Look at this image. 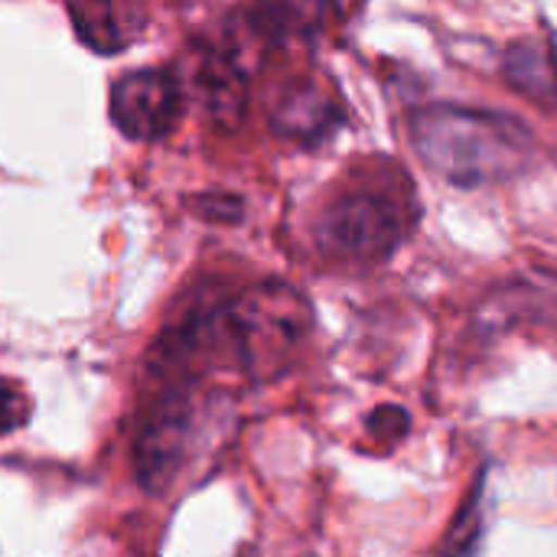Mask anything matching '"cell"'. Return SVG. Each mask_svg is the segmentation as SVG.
Returning <instances> with one entry per match:
<instances>
[{
  "label": "cell",
  "instance_id": "1",
  "mask_svg": "<svg viewBox=\"0 0 557 557\" xmlns=\"http://www.w3.org/2000/svg\"><path fill=\"white\" fill-rule=\"evenodd\" d=\"M408 140L437 180L460 189L506 183L539 160L529 124L493 108L424 104L408 114Z\"/></svg>",
  "mask_w": 557,
  "mask_h": 557
},
{
  "label": "cell",
  "instance_id": "2",
  "mask_svg": "<svg viewBox=\"0 0 557 557\" xmlns=\"http://www.w3.org/2000/svg\"><path fill=\"white\" fill-rule=\"evenodd\" d=\"M310 330L313 307L290 284L268 281L225 297L228 369H238L255 382L277 379L297 359Z\"/></svg>",
  "mask_w": 557,
  "mask_h": 557
},
{
  "label": "cell",
  "instance_id": "3",
  "mask_svg": "<svg viewBox=\"0 0 557 557\" xmlns=\"http://www.w3.org/2000/svg\"><path fill=\"white\" fill-rule=\"evenodd\" d=\"M206 405L193 385H170L144 418L134 441V473L150 496H163L193 463L202 441Z\"/></svg>",
  "mask_w": 557,
  "mask_h": 557
},
{
  "label": "cell",
  "instance_id": "4",
  "mask_svg": "<svg viewBox=\"0 0 557 557\" xmlns=\"http://www.w3.org/2000/svg\"><path fill=\"white\" fill-rule=\"evenodd\" d=\"M408 222L401 202L375 189H352L333 199L313 222L320 255L346 264L385 261L405 238Z\"/></svg>",
  "mask_w": 557,
  "mask_h": 557
},
{
  "label": "cell",
  "instance_id": "5",
  "mask_svg": "<svg viewBox=\"0 0 557 557\" xmlns=\"http://www.w3.org/2000/svg\"><path fill=\"white\" fill-rule=\"evenodd\" d=\"M180 114L183 88L166 69H131L111 88V121L131 140L166 137Z\"/></svg>",
  "mask_w": 557,
  "mask_h": 557
},
{
  "label": "cell",
  "instance_id": "6",
  "mask_svg": "<svg viewBox=\"0 0 557 557\" xmlns=\"http://www.w3.org/2000/svg\"><path fill=\"white\" fill-rule=\"evenodd\" d=\"M525 326H557V271H525L496 284L473 310V330L496 339Z\"/></svg>",
  "mask_w": 557,
  "mask_h": 557
},
{
  "label": "cell",
  "instance_id": "7",
  "mask_svg": "<svg viewBox=\"0 0 557 557\" xmlns=\"http://www.w3.org/2000/svg\"><path fill=\"white\" fill-rule=\"evenodd\" d=\"M268 117L281 137L297 144H320L343 121V108L320 78L300 75L274 91Z\"/></svg>",
  "mask_w": 557,
  "mask_h": 557
},
{
  "label": "cell",
  "instance_id": "8",
  "mask_svg": "<svg viewBox=\"0 0 557 557\" xmlns=\"http://www.w3.org/2000/svg\"><path fill=\"white\" fill-rule=\"evenodd\" d=\"M193 98L219 127H235L248 108V72L228 49H206L193 72Z\"/></svg>",
  "mask_w": 557,
  "mask_h": 557
},
{
  "label": "cell",
  "instance_id": "9",
  "mask_svg": "<svg viewBox=\"0 0 557 557\" xmlns=\"http://www.w3.org/2000/svg\"><path fill=\"white\" fill-rule=\"evenodd\" d=\"M69 16L75 23L78 39L101 55L121 52L140 33V10L121 7V3H101V7L78 3V7H69Z\"/></svg>",
  "mask_w": 557,
  "mask_h": 557
},
{
  "label": "cell",
  "instance_id": "10",
  "mask_svg": "<svg viewBox=\"0 0 557 557\" xmlns=\"http://www.w3.org/2000/svg\"><path fill=\"white\" fill-rule=\"evenodd\" d=\"M503 75L512 88H519L522 95L535 98V101H545V104H555L557 101V72L552 55L532 42V39H522L516 46L506 49L503 55Z\"/></svg>",
  "mask_w": 557,
  "mask_h": 557
},
{
  "label": "cell",
  "instance_id": "11",
  "mask_svg": "<svg viewBox=\"0 0 557 557\" xmlns=\"http://www.w3.org/2000/svg\"><path fill=\"white\" fill-rule=\"evenodd\" d=\"M323 16L320 7H297V3H268V7H255L248 10V26L264 36V39H290L304 29L313 26V20Z\"/></svg>",
  "mask_w": 557,
  "mask_h": 557
},
{
  "label": "cell",
  "instance_id": "12",
  "mask_svg": "<svg viewBox=\"0 0 557 557\" xmlns=\"http://www.w3.org/2000/svg\"><path fill=\"white\" fill-rule=\"evenodd\" d=\"M483 483L486 476H480L476 490L470 493V499L463 503L457 522L450 525L444 545H441V557H473L476 555V545H480V535H483V506H486V493H483Z\"/></svg>",
  "mask_w": 557,
  "mask_h": 557
},
{
  "label": "cell",
  "instance_id": "13",
  "mask_svg": "<svg viewBox=\"0 0 557 557\" xmlns=\"http://www.w3.org/2000/svg\"><path fill=\"white\" fill-rule=\"evenodd\" d=\"M366 428H369V434H372L375 441H382V444H398V441L408 434L411 418H408L405 408L385 405V408H375V411L366 418Z\"/></svg>",
  "mask_w": 557,
  "mask_h": 557
},
{
  "label": "cell",
  "instance_id": "14",
  "mask_svg": "<svg viewBox=\"0 0 557 557\" xmlns=\"http://www.w3.org/2000/svg\"><path fill=\"white\" fill-rule=\"evenodd\" d=\"M26 421V401L16 388L0 382V437L16 431Z\"/></svg>",
  "mask_w": 557,
  "mask_h": 557
},
{
  "label": "cell",
  "instance_id": "15",
  "mask_svg": "<svg viewBox=\"0 0 557 557\" xmlns=\"http://www.w3.org/2000/svg\"><path fill=\"white\" fill-rule=\"evenodd\" d=\"M199 206H202L199 212L206 219H215V222H235V219H242V202L232 199V196H202Z\"/></svg>",
  "mask_w": 557,
  "mask_h": 557
},
{
  "label": "cell",
  "instance_id": "16",
  "mask_svg": "<svg viewBox=\"0 0 557 557\" xmlns=\"http://www.w3.org/2000/svg\"><path fill=\"white\" fill-rule=\"evenodd\" d=\"M307 557H313V555H307Z\"/></svg>",
  "mask_w": 557,
  "mask_h": 557
}]
</instances>
